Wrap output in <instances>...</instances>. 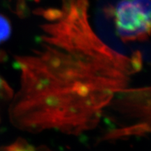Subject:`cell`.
Returning <instances> with one entry per match:
<instances>
[{
  "instance_id": "5",
  "label": "cell",
  "mask_w": 151,
  "mask_h": 151,
  "mask_svg": "<svg viewBox=\"0 0 151 151\" xmlns=\"http://www.w3.org/2000/svg\"><path fill=\"white\" fill-rule=\"evenodd\" d=\"M11 34V25L5 16L0 15V43L9 39Z\"/></svg>"
},
{
  "instance_id": "2",
  "label": "cell",
  "mask_w": 151,
  "mask_h": 151,
  "mask_svg": "<svg viewBox=\"0 0 151 151\" xmlns=\"http://www.w3.org/2000/svg\"><path fill=\"white\" fill-rule=\"evenodd\" d=\"M108 130L101 141H113L151 132V88L120 92L106 109Z\"/></svg>"
},
{
  "instance_id": "1",
  "label": "cell",
  "mask_w": 151,
  "mask_h": 151,
  "mask_svg": "<svg viewBox=\"0 0 151 151\" xmlns=\"http://www.w3.org/2000/svg\"><path fill=\"white\" fill-rule=\"evenodd\" d=\"M89 9L79 0L34 11L40 18L35 46L15 57L20 87L9 114L17 129L75 136L93 130L141 70V52L126 55L107 45L92 27Z\"/></svg>"
},
{
  "instance_id": "3",
  "label": "cell",
  "mask_w": 151,
  "mask_h": 151,
  "mask_svg": "<svg viewBox=\"0 0 151 151\" xmlns=\"http://www.w3.org/2000/svg\"><path fill=\"white\" fill-rule=\"evenodd\" d=\"M118 37L124 43L143 41L151 35V1H123L106 9Z\"/></svg>"
},
{
  "instance_id": "7",
  "label": "cell",
  "mask_w": 151,
  "mask_h": 151,
  "mask_svg": "<svg viewBox=\"0 0 151 151\" xmlns=\"http://www.w3.org/2000/svg\"><path fill=\"white\" fill-rule=\"evenodd\" d=\"M36 151H52L46 146H40L38 148H36Z\"/></svg>"
},
{
  "instance_id": "6",
  "label": "cell",
  "mask_w": 151,
  "mask_h": 151,
  "mask_svg": "<svg viewBox=\"0 0 151 151\" xmlns=\"http://www.w3.org/2000/svg\"><path fill=\"white\" fill-rule=\"evenodd\" d=\"M14 94L11 88L6 81L0 76V103L5 100L12 99Z\"/></svg>"
},
{
  "instance_id": "4",
  "label": "cell",
  "mask_w": 151,
  "mask_h": 151,
  "mask_svg": "<svg viewBox=\"0 0 151 151\" xmlns=\"http://www.w3.org/2000/svg\"><path fill=\"white\" fill-rule=\"evenodd\" d=\"M0 151H36V148L24 139H18L10 146L1 148Z\"/></svg>"
}]
</instances>
